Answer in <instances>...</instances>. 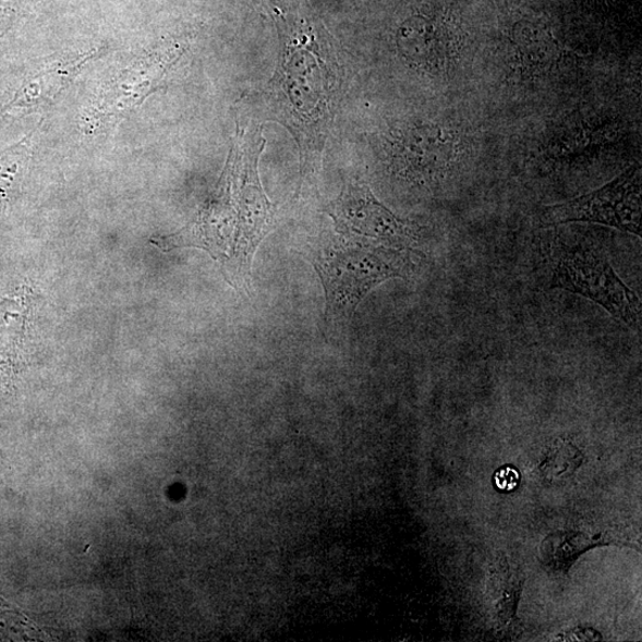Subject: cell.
I'll list each match as a JSON object with an SVG mask.
<instances>
[{
    "mask_svg": "<svg viewBox=\"0 0 642 642\" xmlns=\"http://www.w3.org/2000/svg\"><path fill=\"white\" fill-rule=\"evenodd\" d=\"M495 487L501 492H513L519 487L520 474L514 467H502L494 475Z\"/></svg>",
    "mask_w": 642,
    "mask_h": 642,
    "instance_id": "obj_13",
    "label": "cell"
},
{
    "mask_svg": "<svg viewBox=\"0 0 642 642\" xmlns=\"http://www.w3.org/2000/svg\"><path fill=\"white\" fill-rule=\"evenodd\" d=\"M336 231L347 239L368 241L410 251L415 234L409 222L376 199L371 187L362 181H350L338 198L325 207Z\"/></svg>",
    "mask_w": 642,
    "mask_h": 642,
    "instance_id": "obj_6",
    "label": "cell"
},
{
    "mask_svg": "<svg viewBox=\"0 0 642 642\" xmlns=\"http://www.w3.org/2000/svg\"><path fill=\"white\" fill-rule=\"evenodd\" d=\"M582 463V452L568 440H557L549 449L542 471L548 477L560 479L572 475L573 471Z\"/></svg>",
    "mask_w": 642,
    "mask_h": 642,
    "instance_id": "obj_12",
    "label": "cell"
},
{
    "mask_svg": "<svg viewBox=\"0 0 642 642\" xmlns=\"http://www.w3.org/2000/svg\"><path fill=\"white\" fill-rule=\"evenodd\" d=\"M598 544L582 532H555L544 541L542 556L549 568L568 571L576 558Z\"/></svg>",
    "mask_w": 642,
    "mask_h": 642,
    "instance_id": "obj_10",
    "label": "cell"
},
{
    "mask_svg": "<svg viewBox=\"0 0 642 642\" xmlns=\"http://www.w3.org/2000/svg\"><path fill=\"white\" fill-rule=\"evenodd\" d=\"M544 226L585 221L604 225L641 238V167L634 165L606 186L545 209Z\"/></svg>",
    "mask_w": 642,
    "mask_h": 642,
    "instance_id": "obj_5",
    "label": "cell"
},
{
    "mask_svg": "<svg viewBox=\"0 0 642 642\" xmlns=\"http://www.w3.org/2000/svg\"><path fill=\"white\" fill-rule=\"evenodd\" d=\"M411 265L409 251L340 234L320 245L314 253V268L324 287L326 325H348L375 287L404 278Z\"/></svg>",
    "mask_w": 642,
    "mask_h": 642,
    "instance_id": "obj_2",
    "label": "cell"
},
{
    "mask_svg": "<svg viewBox=\"0 0 642 642\" xmlns=\"http://www.w3.org/2000/svg\"><path fill=\"white\" fill-rule=\"evenodd\" d=\"M235 146L225 178L227 199L232 205L227 207V225L234 229L232 251L226 266L231 281L245 287L251 280L257 247L272 228L275 208L258 177V160L266 146L262 129H253Z\"/></svg>",
    "mask_w": 642,
    "mask_h": 642,
    "instance_id": "obj_3",
    "label": "cell"
},
{
    "mask_svg": "<svg viewBox=\"0 0 642 642\" xmlns=\"http://www.w3.org/2000/svg\"><path fill=\"white\" fill-rule=\"evenodd\" d=\"M522 588V576L506 557L496 560L492 570L490 592L493 593L496 618L502 623L512 622Z\"/></svg>",
    "mask_w": 642,
    "mask_h": 642,
    "instance_id": "obj_9",
    "label": "cell"
},
{
    "mask_svg": "<svg viewBox=\"0 0 642 642\" xmlns=\"http://www.w3.org/2000/svg\"><path fill=\"white\" fill-rule=\"evenodd\" d=\"M460 155V140L438 125L412 128L401 135L395 150L396 172L415 183L437 182L448 174Z\"/></svg>",
    "mask_w": 642,
    "mask_h": 642,
    "instance_id": "obj_7",
    "label": "cell"
},
{
    "mask_svg": "<svg viewBox=\"0 0 642 642\" xmlns=\"http://www.w3.org/2000/svg\"><path fill=\"white\" fill-rule=\"evenodd\" d=\"M399 44L405 58L429 72H445L457 59L460 38L449 21L417 16L402 26Z\"/></svg>",
    "mask_w": 642,
    "mask_h": 642,
    "instance_id": "obj_8",
    "label": "cell"
},
{
    "mask_svg": "<svg viewBox=\"0 0 642 642\" xmlns=\"http://www.w3.org/2000/svg\"><path fill=\"white\" fill-rule=\"evenodd\" d=\"M552 287L592 300L631 329H641L639 296L618 277L606 255L593 249L576 246L559 253Z\"/></svg>",
    "mask_w": 642,
    "mask_h": 642,
    "instance_id": "obj_4",
    "label": "cell"
},
{
    "mask_svg": "<svg viewBox=\"0 0 642 642\" xmlns=\"http://www.w3.org/2000/svg\"><path fill=\"white\" fill-rule=\"evenodd\" d=\"M83 62L64 65L63 69L36 75L29 84L23 86L10 107H32L47 97L54 96L64 84V81L73 74L75 69L82 68Z\"/></svg>",
    "mask_w": 642,
    "mask_h": 642,
    "instance_id": "obj_11",
    "label": "cell"
},
{
    "mask_svg": "<svg viewBox=\"0 0 642 642\" xmlns=\"http://www.w3.org/2000/svg\"><path fill=\"white\" fill-rule=\"evenodd\" d=\"M334 51L313 25L301 22L286 38L269 95L274 114L292 131L303 156L304 174L314 173L339 99Z\"/></svg>",
    "mask_w": 642,
    "mask_h": 642,
    "instance_id": "obj_1",
    "label": "cell"
}]
</instances>
